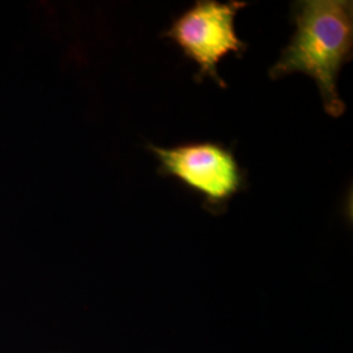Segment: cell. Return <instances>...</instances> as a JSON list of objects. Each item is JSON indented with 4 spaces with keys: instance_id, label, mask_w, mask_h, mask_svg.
Here are the masks:
<instances>
[{
    "instance_id": "obj_3",
    "label": "cell",
    "mask_w": 353,
    "mask_h": 353,
    "mask_svg": "<svg viewBox=\"0 0 353 353\" xmlns=\"http://www.w3.org/2000/svg\"><path fill=\"white\" fill-rule=\"evenodd\" d=\"M243 1L220 3L216 0H199L186 12L182 13L164 37L170 38L183 51L186 58L198 64L195 80L211 77L220 88H227L224 80L217 74V64L234 52L241 58L248 45L241 41L234 20Z\"/></svg>"
},
{
    "instance_id": "obj_2",
    "label": "cell",
    "mask_w": 353,
    "mask_h": 353,
    "mask_svg": "<svg viewBox=\"0 0 353 353\" xmlns=\"http://www.w3.org/2000/svg\"><path fill=\"white\" fill-rule=\"evenodd\" d=\"M147 148L160 163L159 173L174 176L202 195L211 214H223L228 203L245 188V173L234 153L220 143H186L173 148L148 144Z\"/></svg>"
},
{
    "instance_id": "obj_1",
    "label": "cell",
    "mask_w": 353,
    "mask_h": 353,
    "mask_svg": "<svg viewBox=\"0 0 353 353\" xmlns=\"http://www.w3.org/2000/svg\"><path fill=\"white\" fill-rule=\"evenodd\" d=\"M296 32L270 70L272 80L294 72L312 77L328 115L338 118L345 105L338 93L341 67L352 58L353 6L347 0H303L293 4Z\"/></svg>"
}]
</instances>
